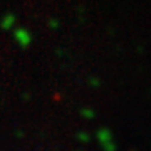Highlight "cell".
Here are the masks:
<instances>
[{
  "label": "cell",
  "mask_w": 151,
  "mask_h": 151,
  "mask_svg": "<svg viewBox=\"0 0 151 151\" xmlns=\"http://www.w3.org/2000/svg\"><path fill=\"white\" fill-rule=\"evenodd\" d=\"M82 114H84L86 118H92V111H91V109H84V111H82Z\"/></svg>",
  "instance_id": "277c9868"
},
{
  "label": "cell",
  "mask_w": 151,
  "mask_h": 151,
  "mask_svg": "<svg viewBox=\"0 0 151 151\" xmlns=\"http://www.w3.org/2000/svg\"><path fill=\"white\" fill-rule=\"evenodd\" d=\"M14 39H15V42L20 45V47H29L30 45V42H32V35H30V32L29 30H25V29H14Z\"/></svg>",
  "instance_id": "7a4b0ae2"
},
{
  "label": "cell",
  "mask_w": 151,
  "mask_h": 151,
  "mask_svg": "<svg viewBox=\"0 0 151 151\" xmlns=\"http://www.w3.org/2000/svg\"><path fill=\"white\" fill-rule=\"evenodd\" d=\"M0 27L4 29V30H14V27H15V15L7 14V15L0 20Z\"/></svg>",
  "instance_id": "3957f363"
},
{
  "label": "cell",
  "mask_w": 151,
  "mask_h": 151,
  "mask_svg": "<svg viewBox=\"0 0 151 151\" xmlns=\"http://www.w3.org/2000/svg\"><path fill=\"white\" fill-rule=\"evenodd\" d=\"M79 139H82V141H87V139H89V136H87L86 133H82V134H79Z\"/></svg>",
  "instance_id": "5b68a950"
},
{
  "label": "cell",
  "mask_w": 151,
  "mask_h": 151,
  "mask_svg": "<svg viewBox=\"0 0 151 151\" xmlns=\"http://www.w3.org/2000/svg\"><path fill=\"white\" fill-rule=\"evenodd\" d=\"M97 143L103 148V151H116V141H114L113 133L108 128H99L96 133Z\"/></svg>",
  "instance_id": "6da1fadb"
}]
</instances>
